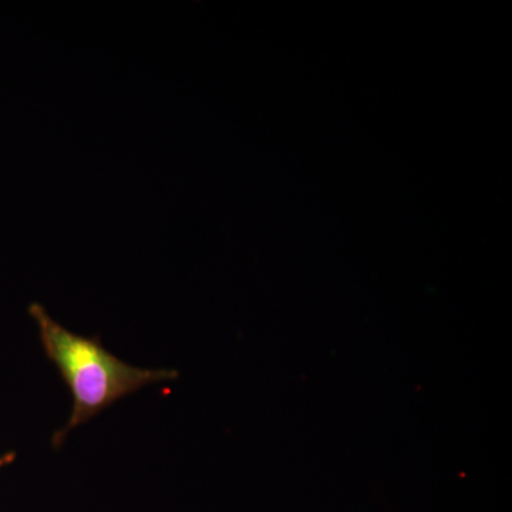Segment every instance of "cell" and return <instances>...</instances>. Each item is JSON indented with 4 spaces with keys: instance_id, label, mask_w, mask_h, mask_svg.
I'll list each match as a JSON object with an SVG mask.
<instances>
[{
    "instance_id": "cell-1",
    "label": "cell",
    "mask_w": 512,
    "mask_h": 512,
    "mask_svg": "<svg viewBox=\"0 0 512 512\" xmlns=\"http://www.w3.org/2000/svg\"><path fill=\"white\" fill-rule=\"evenodd\" d=\"M47 359L59 370L73 397L66 426L52 437L53 448L111 404L151 386L178 379L177 370L141 369L119 359L101 345L99 336H82L57 323L40 303L29 306Z\"/></svg>"
},
{
    "instance_id": "cell-2",
    "label": "cell",
    "mask_w": 512,
    "mask_h": 512,
    "mask_svg": "<svg viewBox=\"0 0 512 512\" xmlns=\"http://www.w3.org/2000/svg\"><path fill=\"white\" fill-rule=\"evenodd\" d=\"M16 457L18 456H16L15 451H8V453L2 454V456H0V470L12 466V464L15 463Z\"/></svg>"
}]
</instances>
